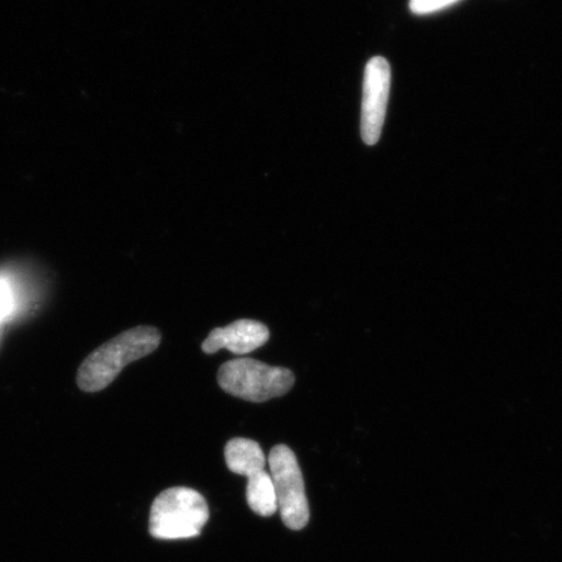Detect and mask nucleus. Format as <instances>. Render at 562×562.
Returning <instances> with one entry per match:
<instances>
[{"mask_svg": "<svg viewBox=\"0 0 562 562\" xmlns=\"http://www.w3.org/2000/svg\"><path fill=\"white\" fill-rule=\"evenodd\" d=\"M273 487L281 521L291 530H302L311 519L304 476L297 457L290 447L276 446L269 456Z\"/></svg>", "mask_w": 562, "mask_h": 562, "instance_id": "4", "label": "nucleus"}, {"mask_svg": "<svg viewBox=\"0 0 562 562\" xmlns=\"http://www.w3.org/2000/svg\"><path fill=\"white\" fill-rule=\"evenodd\" d=\"M391 90V67L382 56L369 60L364 69L361 136L372 146L382 136Z\"/></svg>", "mask_w": 562, "mask_h": 562, "instance_id": "5", "label": "nucleus"}, {"mask_svg": "<svg viewBox=\"0 0 562 562\" xmlns=\"http://www.w3.org/2000/svg\"><path fill=\"white\" fill-rule=\"evenodd\" d=\"M246 498L249 507L257 515L270 517L278 512V498L276 487L270 473L266 470L248 477Z\"/></svg>", "mask_w": 562, "mask_h": 562, "instance_id": "8", "label": "nucleus"}, {"mask_svg": "<svg viewBox=\"0 0 562 562\" xmlns=\"http://www.w3.org/2000/svg\"><path fill=\"white\" fill-rule=\"evenodd\" d=\"M160 341L159 329L150 326L131 328L117 335L83 360L77 371V386L87 393L108 389L126 364L151 355Z\"/></svg>", "mask_w": 562, "mask_h": 562, "instance_id": "1", "label": "nucleus"}, {"mask_svg": "<svg viewBox=\"0 0 562 562\" xmlns=\"http://www.w3.org/2000/svg\"><path fill=\"white\" fill-rule=\"evenodd\" d=\"M296 376L286 368L270 367L252 358H236L217 372V383L228 395L250 403H266L286 395Z\"/></svg>", "mask_w": 562, "mask_h": 562, "instance_id": "3", "label": "nucleus"}, {"mask_svg": "<svg viewBox=\"0 0 562 562\" xmlns=\"http://www.w3.org/2000/svg\"><path fill=\"white\" fill-rule=\"evenodd\" d=\"M457 2L459 0H411L409 9L416 15H430Z\"/></svg>", "mask_w": 562, "mask_h": 562, "instance_id": "9", "label": "nucleus"}, {"mask_svg": "<svg viewBox=\"0 0 562 562\" xmlns=\"http://www.w3.org/2000/svg\"><path fill=\"white\" fill-rule=\"evenodd\" d=\"M227 467L232 473L249 477L262 472L266 467V457L257 441L235 438L227 442L224 449Z\"/></svg>", "mask_w": 562, "mask_h": 562, "instance_id": "7", "label": "nucleus"}, {"mask_svg": "<svg viewBox=\"0 0 562 562\" xmlns=\"http://www.w3.org/2000/svg\"><path fill=\"white\" fill-rule=\"evenodd\" d=\"M209 517V505L200 492L172 487L154 501L149 530L156 539H191L200 536Z\"/></svg>", "mask_w": 562, "mask_h": 562, "instance_id": "2", "label": "nucleus"}, {"mask_svg": "<svg viewBox=\"0 0 562 562\" xmlns=\"http://www.w3.org/2000/svg\"><path fill=\"white\" fill-rule=\"evenodd\" d=\"M269 340L270 329L263 323L240 319L227 327L213 329L202 342V350L206 355H214L217 350L228 349L236 356H244L263 347Z\"/></svg>", "mask_w": 562, "mask_h": 562, "instance_id": "6", "label": "nucleus"}]
</instances>
